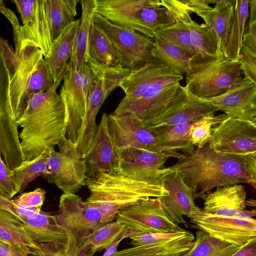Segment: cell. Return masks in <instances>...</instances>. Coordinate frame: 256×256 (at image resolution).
Listing matches in <instances>:
<instances>
[{
	"label": "cell",
	"instance_id": "obj_53",
	"mask_svg": "<svg viewBox=\"0 0 256 256\" xmlns=\"http://www.w3.org/2000/svg\"><path fill=\"white\" fill-rule=\"evenodd\" d=\"M250 18L248 23V30L256 24V0H249Z\"/></svg>",
	"mask_w": 256,
	"mask_h": 256
},
{
	"label": "cell",
	"instance_id": "obj_58",
	"mask_svg": "<svg viewBox=\"0 0 256 256\" xmlns=\"http://www.w3.org/2000/svg\"><path fill=\"white\" fill-rule=\"evenodd\" d=\"M252 156H256V152L252 154Z\"/></svg>",
	"mask_w": 256,
	"mask_h": 256
},
{
	"label": "cell",
	"instance_id": "obj_22",
	"mask_svg": "<svg viewBox=\"0 0 256 256\" xmlns=\"http://www.w3.org/2000/svg\"><path fill=\"white\" fill-rule=\"evenodd\" d=\"M160 182L168 191V196L160 198L166 212L176 224L186 225L182 216L190 218L200 210L194 203L192 190L184 181V176L174 172L160 177Z\"/></svg>",
	"mask_w": 256,
	"mask_h": 256
},
{
	"label": "cell",
	"instance_id": "obj_26",
	"mask_svg": "<svg viewBox=\"0 0 256 256\" xmlns=\"http://www.w3.org/2000/svg\"><path fill=\"white\" fill-rule=\"evenodd\" d=\"M80 21L78 19L67 26L53 40L50 56L44 57L54 84L64 78L70 68L67 60L72 56Z\"/></svg>",
	"mask_w": 256,
	"mask_h": 256
},
{
	"label": "cell",
	"instance_id": "obj_10",
	"mask_svg": "<svg viewBox=\"0 0 256 256\" xmlns=\"http://www.w3.org/2000/svg\"><path fill=\"white\" fill-rule=\"evenodd\" d=\"M116 220L125 226L122 238L144 234L172 233L184 229L164 210L160 198L142 200L120 210Z\"/></svg>",
	"mask_w": 256,
	"mask_h": 256
},
{
	"label": "cell",
	"instance_id": "obj_60",
	"mask_svg": "<svg viewBox=\"0 0 256 256\" xmlns=\"http://www.w3.org/2000/svg\"></svg>",
	"mask_w": 256,
	"mask_h": 256
},
{
	"label": "cell",
	"instance_id": "obj_47",
	"mask_svg": "<svg viewBox=\"0 0 256 256\" xmlns=\"http://www.w3.org/2000/svg\"><path fill=\"white\" fill-rule=\"evenodd\" d=\"M184 6L190 14L195 13L197 15L212 8L209 6L210 4H216L214 0H180Z\"/></svg>",
	"mask_w": 256,
	"mask_h": 256
},
{
	"label": "cell",
	"instance_id": "obj_8",
	"mask_svg": "<svg viewBox=\"0 0 256 256\" xmlns=\"http://www.w3.org/2000/svg\"><path fill=\"white\" fill-rule=\"evenodd\" d=\"M94 27L112 43L124 68L132 72L158 62L152 54L155 48L153 38L113 24L96 12Z\"/></svg>",
	"mask_w": 256,
	"mask_h": 256
},
{
	"label": "cell",
	"instance_id": "obj_9",
	"mask_svg": "<svg viewBox=\"0 0 256 256\" xmlns=\"http://www.w3.org/2000/svg\"><path fill=\"white\" fill-rule=\"evenodd\" d=\"M88 64L95 74L94 84L89 99L86 120L76 142L78 152L84 156L96 132L97 114L109 94L120 84L132 71L121 64L114 67L103 66L91 57Z\"/></svg>",
	"mask_w": 256,
	"mask_h": 256
},
{
	"label": "cell",
	"instance_id": "obj_55",
	"mask_svg": "<svg viewBox=\"0 0 256 256\" xmlns=\"http://www.w3.org/2000/svg\"><path fill=\"white\" fill-rule=\"evenodd\" d=\"M124 239L122 238L116 240L106 250L102 256H111L118 252L117 248L122 240Z\"/></svg>",
	"mask_w": 256,
	"mask_h": 256
},
{
	"label": "cell",
	"instance_id": "obj_15",
	"mask_svg": "<svg viewBox=\"0 0 256 256\" xmlns=\"http://www.w3.org/2000/svg\"><path fill=\"white\" fill-rule=\"evenodd\" d=\"M132 246L118 251L114 256H180L194 246L196 238L189 230L144 234L130 238Z\"/></svg>",
	"mask_w": 256,
	"mask_h": 256
},
{
	"label": "cell",
	"instance_id": "obj_38",
	"mask_svg": "<svg viewBox=\"0 0 256 256\" xmlns=\"http://www.w3.org/2000/svg\"><path fill=\"white\" fill-rule=\"evenodd\" d=\"M184 22L188 26L193 48L196 54L216 55L218 42L214 30L206 24H198L189 18Z\"/></svg>",
	"mask_w": 256,
	"mask_h": 256
},
{
	"label": "cell",
	"instance_id": "obj_48",
	"mask_svg": "<svg viewBox=\"0 0 256 256\" xmlns=\"http://www.w3.org/2000/svg\"><path fill=\"white\" fill-rule=\"evenodd\" d=\"M245 169L250 178V185L256 190V156L248 155L240 156Z\"/></svg>",
	"mask_w": 256,
	"mask_h": 256
},
{
	"label": "cell",
	"instance_id": "obj_7",
	"mask_svg": "<svg viewBox=\"0 0 256 256\" xmlns=\"http://www.w3.org/2000/svg\"><path fill=\"white\" fill-rule=\"evenodd\" d=\"M69 64L59 94L66 114V138L76 144L86 120L96 76L88 64L78 70Z\"/></svg>",
	"mask_w": 256,
	"mask_h": 256
},
{
	"label": "cell",
	"instance_id": "obj_45",
	"mask_svg": "<svg viewBox=\"0 0 256 256\" xmlns=\"http://www.w3.org/2000/svg\"><path fill=\"white\" fill-rule=\"evenodd\" d=\"M240 61L244 78L256 86V55L242 46L240 51Z\"/></svg>",
	"mask_w": 256,
	"mask_h": 256
},
{
	"label": "cell",
	"instance_id": "obj_31",
	"mask_svg": "<svg viewBox=\"0 0 256 256\" xmlns=\"http://www.w3.org/2000/svg\"><path fill=\"white\" fill-rule=\"evenodd\" d=\"M191 124L160 126L146 125L154 132L158 140L156 145L158 152L182 151L185 152L195 149L188 138V132Z\"/></svg>",
	"mask_w": 256,
	"mask_h": 256
},
{
	"label": "cell",
	"instance_id": "obj_21",
	"mask_svg": "<svg viewBox=\"0 0 256 256\" xmlns=\"http://www.w3.org/2000/svg\"><path fill=\"white\" fill-rule=\"evenodd\" d=\"M206 100L230 118L252 121L256 117V86L246 78L224 94Z\"/></svg>",
	"mask_w": 256,
	"mask_h": 256
},
{
	"label": "cell",
	"instance_id": "obj_34",
	"mask_svg": "<svg viewBox=\"0 0 256 256\" xmlns=\"http://www.w3.org/2000/svg\"><path fill=\"white\" fill-rule=\"evenodd\" d=\"M126 229L124 225L116 220L104 224L96 230L79 248L77 256H93L96 252L106 250L116 240L122 237Z\"/></svg>",
	"mask_w": 256,
	"mask_h": 256
},
{
	"label": "cell",
	"instance_id": "obj_18",
	"mask_svg": "<svg viewBox=\"0 0 256 256\" xmlns=\"http://www.w3.org/2000/svg\"><path fill=\"white\" fill-rule=\"evenodd\" d=\"M194 228L234 246H242L256 238V220L225 218L208 213L201 208L192 214Z\"/></svg>",
	"mask_w": 256,
	"mask_h": 256
},
{
	"label": "cell",
	"instance_id": "obj_12",
	"mask_svg": "<svg viewBox=\"0 0 256 256\" xmlns=\"http://www.w3.org/2000/svg\"><path fill=\"white\" fill-rule=\"evenodd\" d=\"M55 216L72 234L78 250L96 230L106 224L101 222V214L96 208L73 193H64L60 196Z\"/></svg>",
	"mask_w": 256,
	"mask_h": 256
},
{
	"label": "cell",
	"instance_id": "obj_56",
	"mask_svg": "<svg viewBox=\"0 0 256 256\" xmlns=\"http://www.w3.org/2000/svg\"><path fill=\"white\" fill-rule=\"evenodd\" d=\"M246 205L256 207V200L254 199H250L248 200H246Z\"/></svg>",
	"mask_w": 256,
	"mask_h": 256
},
{
	"label": "cell",
	"instance_id": "obj_25",
	"mask_svg": "<svg viewBox=\"0 0 256 256\" xmlns=\"http://www.w3.org/2000/svg\"><path fill=\"white\" fill-rule=\"evenodd\" d=\"M246 196L244 188L240 184L218 188L202 198L204 210L222 217L233 218L245 210Z\"/></svg>",
	"mask_w": 256,
	"mask_h": 256
},
{
	"label": "cell",
	"instance_id": "obj_4",
	"mask_svg": "<svg viewBox=\"0 0 256 256\" xmlns=\"http://www.w3.org/2000/svg\"><path fill=\"white\" fill-rule=\"evenodd\" d=\"M90 196L85 201L100 212L101 222L116 218L118 212L129 206L152 198L168 196L161 184H150L128 178L116 172H99L87 178Z\"/></svg>",
	"mask_w": 256,
	"mask_h": 256
},
{
	"label": "cell",
	"instance_id": "obj_57",
	"mask_svg": "<svg viewBox=\"0 0 256 256\" xmlns=\"http://www.w3.org/2000/svg\"><path fill=\"white\" fill-rule=\"evenodd\" d=\"M252 122L256 124V117L252 120Z\"/></svg>",
	"mask_w": 256,
	"mask_h": 256
},
{
	"label": "cell",
	"instance_id": "obj_41",
	"mask_svg": "<svg viewBox=\"0 0 256 256\" xmlns=\"http://www.w3.org/2000/svg\"><path fill=\"white\" fill-rule=\"evenodd\" d=\"M155 34L156 36L181 48L190 56L196 54L189 28L184 22H176L172 25L158 29Z\"/></svg>",
	"mask_w": 256,
	"mask_h": 256
},
{
	"label": "cell",
	"instance_id": "obj_50",
	"mask_svg": "<svg viewBox=\"0 0 256 256\" xmlns=\"http://www.w3.org/2000/svg\"><path fill=\"white\" fill-rule=\"evenodd\" d=\"M242 46L256 55V24L244 33Z\"/></svg>",
	"mask_w": 256,
	"mask_h": 256
},
{
	"label": "cell",
	"instance_id": "obj_14",
	"mask_svg": "<svg viewBox=\"0 0 256 256\" xmlns=\"http://www.w3.org/2000/svg\"><path fill=\"white\" fill-rule=\"evenodd\" d=\"M20 14L19 40L21 46L30 44L38 48L44 57L50 54L53 42L47 0H12Z\"/></svg>",
	"mask_w": 256,
	"mask_h": 256
},
{
	"label": "cell",
	"instance_id": "obj_28",
	"mask_svg": "<svg viewBox=\"0 0 256 256\" xmlns=\"http://www.w3.org/2000/svg\"><path fill=\"white\" fill-rule=\"evenodd\" d=\"M171 72L159 61L132 71L120 86L125 93L122 100L130 101L139 98L154 83Z\"/></svg>",
	"mask_w": 256,
	"mask_h": 256
},
{
	"label": "cell",
	"instance_id": "obj_46",
	"mask_svg": "<svg viewBox=\"0 0 256 256\" xmlns=\"http://www.w3.org/2000/svg\"><path fill=\"white\" fill-rule=\"evenodd\" d=\"M46 191L37 188L34 191L22 194L16 198L12 199L17 205L29 208L42 207L45 199Z\"/></svg>",
	"mask_w": 256,
	"mask_h": 256
},
{
	"label": "cell",
	"instance_id": "obj_39",
	"mask_svg": "<svg viewBox=\"0 0 256 256\" xmlns=\"http://www.w3.org/2000/svg\"><path fill=\"white\" fill-rule=\"evenodd\" d=\"M89 52L90 56L105 67L121 64L118 52L108 39L94 27L93 30Z\"/></svg>",
	"mask_w": 256,
	"mask_h": 256
},
{
	"label": "cell",
	"instance_id": "obj_33",
	"mask_svg": "<svg viewBox=\"0 0 256 256\" xmlns=\"http://www.w3.org/2000/svg\"><path fill=\"white\" fill-rule=\"evenodd\" d=\"M248 2L249 0H235L234 19L224 52L225 56L232 62L240 61L246 24L250 14Z\"/></svg>",
	"mask_w": 256,
	"mask_h": 256
},
{
	"label": "cell",
	"instance_id": "obj_16",
	"mask_svg": "<svg viewBox=\"0 0 256 256\" xmlns=\"http://www.w3.org/2000/svg\"><path fill=\"white\" fill-rule=\"evenodd\" d=\"M208 144L218 152L252 156L256 152V124L228 117L212 128Z\"/></svg>",
	"mask_w": 256,
	"mask_h": 256
},
{
	"label": "cell",
	"instance_id": "obj_43",
	"mask_svg": "<svg viewBox=\"0 0 256 256\" xmlns=\"http://www.w3.org/2000/svg\"><path fill=\"white\" fill-rule=\"evenodd\" d=\"M19 190L12 170L6 165L0 156V195L12 199Z\"/></svg>",
	"mask_w": 256,
	"mask_h": 256
},
{
	"label": "cell",
	"instance_id": "obj_40",
	"mask_svg": "<svg viewBox=\"0 0 256 256\" xmlns=\"http://www.w3.org/2000/svg\"><path fill=\"white\" fill-rule=\"evenodd\" d=\"M228 117L226 114L215 116L214 114L205 116L192 122L188 132L190 142L198 148H202L208 144L212 136V128Z\"/></svg>",
	"mask_w": 256,
	"mask_h": 256
},
{
	"label": "cell",
	"instance_id": "obj_13",
	"mask_svg": "<svg viewBox=\"0 0 256 256\" xmlns=\"http://www.w3.org/2000/svg\"><path fill=\"white\" fill-rule=\"evenodd\" d=\"M58 149L48 154V167L52 182L64 193L75 194L86 186L85 161L77 150L76 144L69 140Z\"/></svg>",
	"mask_w": 256,
	"mask_h": 256
},
{
	"label": "cell",
	"instance_id": "obj_19",
	"mask_svg": "<svg viewBox=\"0 0 256 256\" xmlns=\"http://www.w3.org/2000/svg\"><path fill=\"white\" fill-rule=\"evenodd\" d=\"M216 111L206 99L197 97L186 86L180 85L172 100L161 114L143 122L146 125L153 126L192 123L205 116L214 114Z\"/></svg>",
	"mask_w": 256,
	"mask_h": 256
},
{
	"label": "cell",
	"instance_id": "obj_52",
	"mask_svg": "<svg viewBox=\"0 0 256 256\" xmlns=\"http://www.w3.org/2000/svg\"><path fill=\"white\" fill-rule=\"evenodd\" d=\"M0 256H30L20 250L0 242Z\"/></svg>",
	"mask_w": 256,
	"mask_h": 256
},
{
	"label": "cell",
	"instance_id": "obj_5",
	"mask_svg": "<svg viewBox=\"0 0 256 256\" xmlns=\"http://www.w3.org/2000/svg\"><path fill=\"white\" fill-rule=\"evenodd\" d=\"M96 10L111 23L152 38L176 21L160 0H95Z\"/></svg>",
	"mask_w": 256,
	"mask_h": 256
},
{
	"label": "cell",
	"instance_id": "obj_11",
	"mask_svg": "<svg viewBox=\"0 0 256 256\" xmlns=\"http://www.w3.org/2000/svg\"><path fill=\"white\" fill-rule=\"evenodd\" d=\"M183 78V76L171 72L154 83L139 98L130 101L121 100L112 113L131 114L142 120L154 118L168 107Z\"/></svg>",
	"mask_w": 256,
	"mask_h": 256
},
{
	"label": "cell",
	"instance_id": "obj_37",
	"mask_svg": "<svg viewBox=\"0 0 256 256\" xmlns=\"http://www.w3.org/2000/svg\"><path fill=\"white\" fill-rule=\"evenodd\" d=\"M48 154H43L32 160H24L12 170L20 194L28 185L38 176H42L52 182L50 172L48 167Z\"/></svg>",
	"mask_w": 256,
	"mask_h": 256
},
{
	"label": "cell",
	"instance_id": "obj_42",
	"mask_svg": "<svg viewBox=\"0 0 256 256\" xmlns=\"http://www.w3.org/2000/svg\"><path fill=\"white\" fill-rule=\"evenodd\" d=\"M0 210L6 211L22 223L41 210V207L29 208L16 204L12 199L0 195Z\"/></svg>",
	"mask_w": 256,
	"mask_h": 256
},
{
	"label": "cell",
	"instance_id": "obj_35",
	"mask_svg": "<svg viewBox=\"0 0 256 256\" xmlns=\"http://www.w3.org/2000/svg\"><path fill=\"white\" fill-rule=\"evenodd\" d=\"M196 242L188 252L180 256H231L241 246H234L199 230Z\"/></svg>",
	"mask_w": 256,
	"mask_h": 256
},
{
	"label": "cell",
	"instance_id": "obj_44",
	"mask_svg": "<svg viewBox=\"0 0 256 256\" xmlns=\"http://www.w3.org/2000/svg\"><path fill=\"white\" fill-rule=\"evenodd\" d=\"M42 248L40 253L30 256H77L78 248L75 244L68 243L64 244H39Z\"/></svg>",
	"mask_w": 256,
	"mask_h": 256
},
{
	"label": "cell",
	"instance_id": "obj_2",
	"mask_svg": "<svg viewBox=\"0 0 256 256\" xmlns=\"http://www.w3.org/2000/svg\"><path fill=\"white\" fill-rule=\"evenodd\" d=\"M62 80H59L48 92L34 94L18 120L22 128L19 136L25 160L49 154L66 140L64 108L56 92Z\"/></svg>",
	"mask_w": 256,
	"mask_h": 256
},
{
	"label": "cell",
	"instance_id": "obj_20",
	"mask_svg": "<svg viewBox=\"0 0 256 256\" xmlns=\"http://www.w3.org/2000/svg\"><path fill=\"white\" fill-rule=\"evenodd\" d=\"M109 130L116 151L136 148L158 152V142L154 132L143 120L131 114H108Z\"/></svg>",
	"mask_w": 256,
	"mask_h": 256
},
{
	"label": "cell",
	"instance_id": "obj_27",
	"mask_svg": "<svg viewBox=\"0 0 256 256\" xmlns=\"http://www.w3.org/2000/svg\"><path fill=\"white\" fill-rule=\"evenodd\" d=\"M79 2L82 10L81 21L73 52L68 62L78 70H81L90 58V44L94 28V18L96 12L95 0H81Z\"/></svg>",
	"mask_w": 256,
	"mask_h": 256
},
{
	"label": "cell",
	"instance_id": "obj_24",
	"mask_svg": "<svg viewBox=\"0 0 256 256\" xmlns=\"http://www.w3.org/2000/svg\"><path fill=\"white\" fill-rule=\"evenodd\" d=\"M20 223L30 236L38 244L72 243L76 246L70 232L59 223L56 216L49 212L41 210L28 218L24 223Z\"/></svg>",
	"mask_w": 256,
	"mask_h": 256
},
{
	"label": "cell",
	"instance_id": "obj_17",
	"mask_svg": "<svg viewBox=\"0 0 256 256\" xmlns=\"http://www.w3.org/2000/svg\"><path fill=\"white\" fill-rule=\"evenodd\" d=\"M118 166L116 172L134 180L150 184H161L159 172L168 158H179L176 152H155L136 148L117 152Z\"/></svg>",
	"mask_w": 256,
	"mask_h": 256
},
{
	"label": "cell",
	"instance_id": "obj_29",
	"mask_svg": "<svg viewBox=\"0 0 256 256\" xmlns=\"http://www.w3.org/2000/svg\"><path fill=\"white\" fill-rule=\"evenodd\" d=\"M235 0H216L215 6L198 14L214 32L218 42L217 54H224L234 19Z\"/></svg>",
	"mask_w": 256,
	"mask_h": 256
},
{
	"label": "cell",
	"instance_id": "obj_49",
	"mask_svg": "<svg viewBox=\"0 0 256 256\" xmlns=\"http://www.w3.org/2000/svg\"><path fill=\"white\" fill-rule=\"evenodd\" d=\"M0 11L11 23L13 35L20 36L22 26L20 25L15 14L5 6L2 0H0Z\"/></svg>",
	"mask_w": 256,
	"mask_h": 256
},
{
	"label": "cell",
	"instance_id": "obj_30",
	"mask_svg": "<svg viewBox=\"0 0 256 256\" xmlns=\"http://www.w3.org/2000/svg\"><path fill=\"white\" fill-rule=\"evenodd\" d=\"M0 242L14 247L28 256L42 251L39 244L32 240L20 222L2 210H0Z\"/></svg>",
	"mask_w": 256,
	"mask_h": 256
},
{
	"label": "cell",
	"instance_id": "obj_3",
	"mask_svg": "<svg viewBox=\"0 0 256 256\" xmlns=\"http://www.w3.org/2000/svg\"><path fill=\"white\" fill-rule=\"evenodd\" d=\"M174 172L184 176L194 199L202 198L214 188L251 182L240 156L218 152L208 144L182 154L176 164L160 170V180L161 176Z\"/></svg>",
	"mask_w": 256,
	"mask_h": 256
},
{
	"label": "cell",
	"instance_id": "obj_59",
	"mask_svg": "<svg viewBox=\"0 0 256 256\" xmlns=\"http://www.w3.org/2000/svg\"><path fill=\"white\" fill-rule=\"evenodd\" d=\"M111 256H114V254L112 255Z\"/></svg>",
	"mask_w": 256,
	"mask_h": 256
},
{
	"label": "cell",
	"instance_id": "obj_6",
	"mask_svg": "<svg viewBox=\"0 0 256 256\" xmlns=\"http://www.w3.org/2000/svg\"><path fill=\"white\" fill-rule=\"evenodd\" d=\"M242 74L240 61L228 60L224 53L213 56L196 54L191 56L185 86L200 98H214L241 80Z\"/></svg>",
	"mask_w": 256,
	"mask_h": 256
},
{
	"label": "cell",
	"instance_id": "obj_54",
	"mask_svg": "<svg viewBox=\"0 0 256 256\" xmlns=\"http://www.w3.org/2000/svg\"><path fill=\"white\" fill-rule=\"evenodd\" d=\"M256 216V209L251 210H244L236 214L232 218L238 219H249Z\"/></svg>",
	"mask_w": 256,
	"mask_h": 256
},
{
	"label": "cell",
	"instance_id": "obj_32",
	"mask_svg": "<svg viewBox=\"0 0 256 256\" xmlns=\"http://www.w3.org/2000/svg\"><path fill=\"white\" fill-rule=\"evenodd\" d=\"M153 39L155 48L152 54L154 58L167 66L173 74L186 76L190 70L191 56L158 36Z\"/></svg>",
	"mask_w": 256,
	"mask_h": 256
},
{
	"label": "cell",
	"instance_id": "obj_23",
	"mask_svg": "<svg viewBox=\"0 0 256 256\" xmlns=\"http://www.w3.org/2000/svg\"><path fill=\"white\" fill-rule=\"evenodd\" d=\"M84 158L88 177L99 172H116L118 156L109 130L107 114H102L96 132Z\"/></svg>",
	"mask_w": 256,
	"mask_h": 256
},
{
	"label": "cell",
	"instance_id": "obj_51",
	"mask_svg": "<svg viewBox=\"0 0 256 256\" xmlns=\"http://www.w3.org/2000/svg\"><path fill=\"white\" fill-rule=\"evenodd\" d=\"M231 256H256V238L241 246Z\"/></svg>",
	"mask_w": 256,
	"mask_h": 256
},
{
	"label": "cell",
	"instance_id": "obj_1",
	"mask_svg": "<svg viewBox=\"0 0 256 256\" xmlns=\"http://www.w3.org/2000/svg\"><path fill=\"white\" fill-rule=\"evenodd\" d=\"M19 38L14 36V48L0 38V110L12 112L17 121L34 94L46 92L54 84L42 51L30 44L21 46Z\"/></svg>",
	"mask_w": 256,
	"mask_h": 256
},
{
	"label": "cell",
	"instance_id": "obj_36",
	"mask_svg": "<svg viewBox=\"0 0 256 256\" xmlns=\"http://www.w3.org/2000/svg\"><path fill=\"white\" fill-rule=\"evenodd\" d=\"M78 0H47L53 40L74 22Z\"/></svg>",
	"mask_w": 256,
	"mask_h": 256
}]
</instances>
